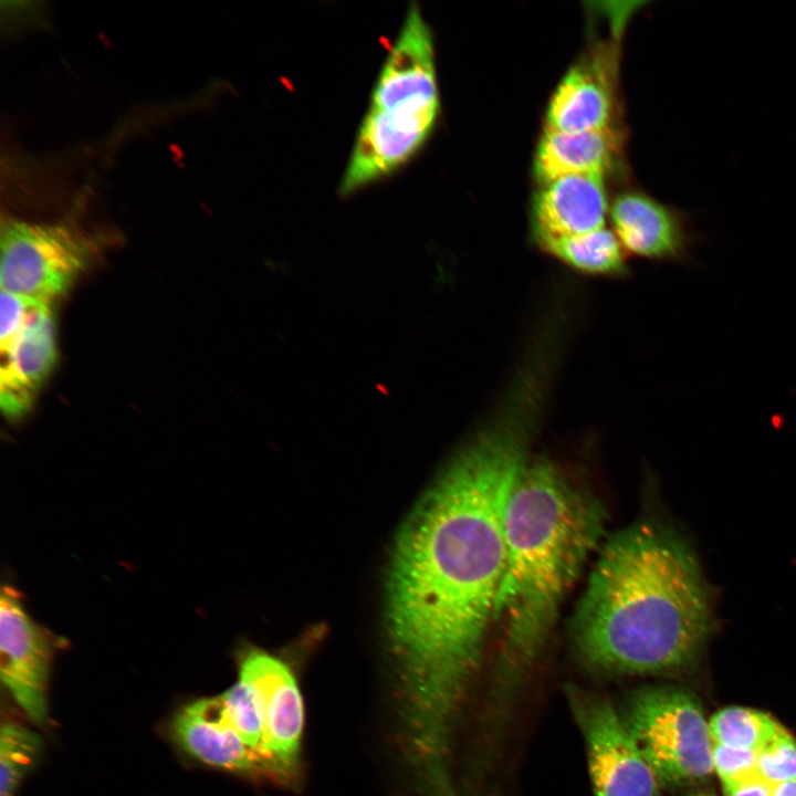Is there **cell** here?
<instances>
[{
    "label": "cell",
    "instance_id": "obj_23",
    "mask_svg": "<svg viewBox=\"0 0 796 796\" xmlns=\"http://www.w3.org/2000/svg\"><path fill=\"white\" fill-rule=\"evenodd\" d=\"M773 796H796V779L775 785Z\"/></svg>",
    "mask_w": 796,
    "mask_h": 796
},
{
    "label": "cell",
    "instance_id": "obj_16",
    "mask_svg": "<svg viewBox=\"0 0 796 796\" xmlns=\"http://www.w3.org/2000/svg\"><path fill=\"white\" fill-rule=\"evenodd\" d=\"M535 240L548 255L579 274L617 279L628 274L625 249L616 233L605 227L577 235Z\"/></svg>",
    "mask_w": 796,
    "mask_h": 796
},
{
    "label": "cell",
    "instance_id": "obj_2",
    "mask_svg": "<svg viewBox=\"0 0 796 796\" xmlns=\"http://www.w3.org/2000/svg\"><path fill=\"white\" fill-rule=\"evenodd\" d=\"M712 628L710 594L692 549L671 527L643 520L601 546L570 631L590 666L650 673L692 662Z\"/></svg>",
    "mask_w": 796,
    "mask_h": 796
},
{
    "label": "cell",
    "instance_id": "obj_10",
    "mask_svg": "<svg viewBox=\"0 0 796 796\" xmlns=\"http://www.w3.org/2000/svg\"><path fill=\"white\" fill-rule=\"evenodd\" d=\"M0 406L9 419L33 406L57 357L56 326L51 304L39 302L19 328L0 341Z\"/></svg>",
    "mask_w": 796,
    "mask_h": 796
},
{
    "label": "cell",
    "instance_id": "obj_6",
    "mask_svg": "<svg viewBox=\"0 0 796 796\" xmlns=\"http://www.w3.org/2000/svg\"><path fill=\"white\" fill-rule=\"evenodd\" d=\"M595 796H660L659 779L611 703L573 691Z\"/></svg>",
    "mask_w": 796,
    "mask_h": 796
},
{
    "label": "cell",
    "instance_id": "obj_1",
    "mask_svg": "<svg viewBox=\"0 0 796 796\" xmlns=\"http://www.w3.org/2000/svg\"><path fill=\"white\" fill-rule=\"evenodd\" d=\"M545 401L516 383L451 459L401 531L387 626L419 735L442 741L493 622L504 566V514Z\"/></svg>",
    "mask_w": 796,
    "mask_h": 796
},
{
    "label": "cell",
    "instance_id": "obj_19",
    "mask_svg": "<svg viewBox=\"0 0 796 796\" xmlns=\"http://www.w3.org/2000/svg\"><path fill=\"white\" fill-rule=\"evenodd\" d=\"M220 698L229 720L242 740L261 754L263 711L256 685L249 678L239 673L238 681Z\"/></svg>",
    "mask_w": 796,
    "mask_h": 796
},
{
    "label": "cell",
    "instance_id": "obj_13",
    "mask_svg": "<svg viewBox=\"0 0 796 796\" xmlns=\"http://www.w3.org/2000/svg\"><path fill=\"white\" fill-rule=\"evenodd\" d=\"M614 62L595 54L576 64L558 84L547 108V129L587 132L610 127Z\"/></svg>",
    "mask_w": 796,
    "mask_h": 796
},
{
    "label": "cell",
    "instance_id": "obj_3",
    "mask_svg": "<svg viewBox=\"0 0 796 796\" xmlns=\"http://www.w3.org/2000/svg\"><path fill=\"white\" fill-rule=\"evenodd\" d=\"M606 525L607 511L588 488L555 461L530 458L504 514V566L493 617L502 628L503 677L513 678L538 656Z\"/></svg>",
    "mask_w": 796,
    "mask_h": 796
},
{
    "label": "cell",
    "instance_id": "obj_22",
    "mask_svg": "<svg viewBox=\"0 0 796 796\" xmlns=\"http://www.w3.org/2000/svg\"><path fill=\"white\" fill-rule=\"evenodd\" d=\"M773 787L758 773L723 786L726 796H773Z\"/></svg>",
    "mask_w": 796,
    "mask_h": 796
},
{
    "label": "cell",
    "instance_id": "obj_11",
    "mask_svg": "<svg viewBox=\"0 0 796 796\" xmlns=\"http://www.w3.org/2000/svg\"><path fill=\"white\" fill-rule=\"evenodd\" d=\"M625 250L653 261H684L695 243L688 214L641 192L619 196L610 210Z\"/></svg>",
    "mask_w": 796,
    "mask_h": 796
},
{
    "label": "cell",
    "instance_id": "obj_17",
    "mask_svg": "<svg viewBox=\"0 0 796 796\" xmlns=\"http://www.w3.org/2000/svg\"><path fill=\"white\" fill-rule=\"evenodd\" d=\"M779 727L768 714L741 706L722 709L709 721L712 743L755 752H758Z\"/></svg>",
    "mask_w": 796,
    "mask_h": 796
},
{
    "label": "cell",
    "instance_id": "obj_24",
    "mask_svg": "<svg viewBox=\"0 0 796 796\" xmlns=\"http://www.w3.org/2000/svg\"><path fill=\"white\" fill-rule=\"evenodd\" d=\"M694 796H712V795H708V794H698V795H694Z\"/></svg>",
    "mask_w": 796,
    "mask_h": 796
},
{
    "label": "cell",
    "instance_id": "obj_7",
    "mask_svg": "<svg viewBox=\"0 0 796 796\" xmlns=\"http://www.w3.org/2000/svg\"><path fill=\"white\" fill-rule=\"evenodd\" d=\"M53 637L23 607L21 596L3 586L0 599V674L15 703L36 724L48 721V684Z\"/></svg>",
    "mask_w": 796,
    "mask_h": 796
},
{
    "label": "cell",
    "instance_id": "obj_9",
    "mask_svg": "<svg viewBox=\"0 0 796 796\" xmlns=\"http://www.w3.org/2000/svg\"><path fill=\"white\" fill-rule=\"evenodd\" d=\"M369 109L439 111L432 35L416 3L409 7L399 35L381 67Z\"/></svg>",
    "mask_w": 796,
    "mask_h": 796
},
{
    "label": "cell",
    "instance_id": "obj_8",
    "mask_svg": "<svg viewBox=\"0 0 796 796\" xmlns=\"http://www.w3.org/2000/svg\"><path fill=\"white\" fill-rule=\"evenodd\" d=\"M239 673L249 678L261 695V754L269 771L293 775L298 768L304 723L303 700L294 674L282 660L261 650H251L243 657Z\"/></svg>",
    "mask_w": 796,
    "mask_h": 796
},
{
    "label": "cell",
    "instance_id": "obj_12",
    "mask_svg": "<svg viewBox=\"0 0 796 796\" xmlns=\"http://www.w3.org/2000/svg\"><path fill=\"white\" fill-rule=\"evenodd\" d=\"M171 730L176 742L207 765L235 772L269 771L261 754L232 725L220 696L186 705L175 716Z\"/></svg>",
    "mask_w": 796,
    "mask_h": 796
},
{
    "label": "cell",
    "instance_id": "obj_15",
    "mask_svg": "<svg viewBox=\"0 0 796 796\" xmlns=\"http://www.w3.org/2000/svg\"><path fill=\"white\" fill-rule=\"evenodd\" d=\"M617 151L618 138L611 127L587 132L546 128L537 147L534 169L543 182L567 175H604Z\"/></svg>",
    "mask_w": 796,
    "mask_h": 796
},
{
    "label": "cell",
    "instance_id": "obj_14",
    "mask_svg": "<svg viewBox=\"0 0 796 796\" xmlns=\"http://www.w3.org/2000/svg\"><path fill=\"white\" fill-rule=\"evenodd\" d=\"M603 177L576 174L544 182L533 206L534 238L577 235L604 228L608 202Z\"/></svg>",
    "mask_w": 796,
    "mask_h": 796
},
{
    "label": "cell",
    "instance_id": "obj_5",
    "mask_svg": "<svg viewBox=\"0 0 796 796\" xmlns=\"http://www.w3.org/2000/svg\"><path fill=\"white\" fill-rule=\"evenodd\" d=\"M625 721L659 781L683 784L712 773L709 723L691 693L666 687L639 691Z\"/></svg>",
    "mask_w": 796,
    "mask_h": 796
},
{
    "label": "cell",
    "instance_id": "obj_21",
    "mask_svg": "<svg viewBox=\"0 0 796 796\" xmlns=\"http://www.w3.org/2000/svg\"><path fill=\"white\" fill-rule=\"evenodd\" d=\"M757 752L712 743V764L723 786L740 782L754 774Z\"/></svg>",
    "mask_w": 796,
    "mask_h": 796
},
{
    "label": "cell",
    "instance_id": "obj_4",
    "mask_svg": "<svg viewBox=\"0 0 796 796\" xmlns=\"http://www.w3.org/2000/svg\"><path fill=\"white\" fill-rule=\"evenodd\" d=\"M104 239L100 233L84 231L71 219L39 223L3 218L1 291L52 304L86 270Z\"/></svg>",
    "mask_w": 796,
    "mask_h": 796
},
{
    "label": "cell",
    "instance_id": "obj_18",
    "mask_svg": "<svg viewBox=\"0 0 796 796\" xmlns=\"http://www.w3.org/2000/svg\"><path fill=\"white\" fill-rule=\"evenodd\" d=\"M42 748L41 737L21 724L9 722L0 731V796H15Z\"/></svg>",
    "mask_w": 796,
    "mask_h": 796
},
{
    "label": "cell",
    "instance_id": "obj_20",
    "mask_svg": "<svg viewBox=\"0 0 796 796\" xmlns=\"http://www.w3.org/2000/svg\"><path fill=\"white\" fill-rule=\"evenodd\" d=\"M756 768L773 786L796 779V740L782 725L757 752Z\"/></svg>",
    "mask_w": 796,
    "mask_h": 796
}]
</instances>
